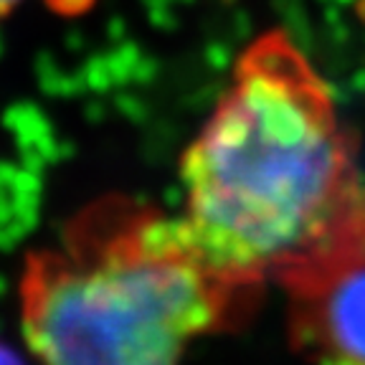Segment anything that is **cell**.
<instances>
[{
  "mask_svg": "<svg viewBox=\"0 0 365 365\" xmlns=\"http://www.w3.org/2000/svg\"><path fill=\"white\" fill-rule=\"evenodd\" d=\"M182 218L218 269L294 297L365 259V182L327 79L287 29L244 46L182 155Z\"/></svg>",
  "mask_w": 365,
  "mask_h": 365,
  "instance_id": "obj_1",
  "label": "cell"
},
{
  "mask_svg": "<svg viewBox=\"0 0 365 365\" xmlns=\"http://www.w3.org/2000/svg\"><path fill=\"white\" fill-rule=\"evenodd\" d=\"M259 292L218 269L182 216L107 195L29 254L21 322L41 365H180Z\"/></svg>",
  "mask_w": 365,
  "mask_h": 365,
  "instance_id": "obj_2",
  "label": "cell"
},
{
  "mask_svg": "<svg viewBox=\"0 0 365 365\" xmlns=\"http://www.w3.org/2000/svg\"><path fill=\"white\" fill-rule=\"evenodd\" d=\"M0 365H23L21 358L8 345H3V342H0Z\"/></svg>",
  "mask_w": 365,
  "mask_h": 365,
  "instance_id": "obj_3",
  "label": "cell"
},
{
  "mask_svg": "<svg viewBox=\"0 0 365 365\" xmlns=\"http://www.w3.org/2000/svg\"><path fill=\"white\" fill-rule=\"evenodd\" d=\"M23 0H0V21H6L18 6H21Z\"/></svg>",
  "mask_w": 365,
  "mask_h": 365,
  "instance_id": "obj_4",
  "label": "cell"
}]
</instances>
